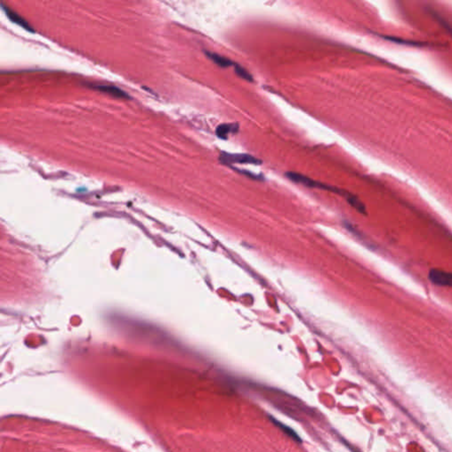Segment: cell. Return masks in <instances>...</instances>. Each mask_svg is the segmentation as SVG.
Wrapping results in <instances>:
<instances>
[{
    "mask_svg": "<svg viewBox=\"0 0 452 452\" xmlns=\"http://www.w3.org/2000/svg\"><path fill=\"white\" fill-rule=\"evenodd\" d=\"M384 39L388 40V41H392V42H395L397 43H402V44H408V45H414V46H422L424 45L423 43H418V42H411V41H405V40L399 39V38H396V37H392V36H382Z\"/></svg>",
    "mask_w": 452,
    "mask_h": 452,
    "instance_id": "10",
    "label": "cell"
},
{
    "mask_svg": "<svg viewBox=\"0 0 452 452\" xmlns=\"http://www.w3.org/2000/svg\"><path fill=\"white\" fill-rule=\"evenodd\" d=\"M234 171H238L239 174L244 175V176H246L247 178H251V179H253V180H264V178L263 175L256 174V173H253L252 171H246V170H243V169H239V168H235L232 167Z\"/></svg>",
    "mask_w": 452,
    "mask_h": 452,
    "instance_id": "9",
    "label": "cell"
},
{
    "mask_svg": "<svg viewBox=\"0 0 452 452\" xmlns=\"http://www.w3.org/2000/svg\"><path fill=\"white\" fill-rule=\"evenodd\" d=\"M436 19H437V20H438V21H439V22H441V24H442V26H443V27H444L445 29H448V32L450 33V34H451V35H452L451 28H450V27H449V26L447 25V23H446V22H445L444 21H443V20H441V19L439 18V17H438L437 15H436Z\"/></svg>",
    "mask_w": 452,
    "mask_h": 452,
    "instance_id": "11",
    "label": "cell"
},
{
    "mask_svg": "<svg viewBox=\"0 0 452 452\" xmlns=\"http://www.w3.org/2000/svg\"><path fill=\"white\" fill-rule=\"evenodd\" d=\"M428 279L434 285L452 287V273L450 272L441 271L438 269H432L429 271Z\"/></svg>",
    "mask_w": 452,
    "mask_h": 452,
    "instance_id": "3",
    "label": "cell"
},
{
    "mask_svg": "<svg viewBox=\"0 0 452 452\" xmlns=\"http://www.w3.org/2000/svg\"><path fill=\"white\" fill-rule=\"evenodd\" d=\"M285 176L291 181L299 184V185H305L306 187L324 189V190H326V191H329V192H335L337 195L343 196L348 202L349 204L353 203V201L356 198V196H354L352 192L346 191V190H343V189L338 188V187H336V186H333V185H328V184H325V183L313 180V178H309L306 175H303L301 173H298V172H294V171H287L285 173Z\"/></svg>",
    "mask_w": 452,
    "mask_h": 452,
    "instance_id": "1",
    "label": "cell"
},
{
    "mask_svg": "<svg viewBox=\"0 0 452 452\" xmlns=\"http://www.w3.org/2000/svg\"><path fill=\"white\" fill-rule=\"evenodd\" d=\"M1 7H2V9L6 12L7 16H8V18L11 20L12 22H15L17 25L21 26V27L24 28V29H27V30H29L30 32H34V30L32 29V27L29 25V23L26 22L24 19L22 18L20 15H17L15 12L10 10L8 7H5L4 5H1Z\"/></svg>",
    "mask_w": 452,
    "mask_h": 452,
    "instance_id": "7",
    "label": "cell"
},
{
    "mask_svg": "<svg viewBox=\"0 0 452 452\" xmlns=\"http://www.w3.org/2000/svg\"><path fill=\"white\" fill-rule=\"evenodd\" d=\"M239 130V123H224L217 126L216 135L219 139L227 140L229 135H236Z\"/></svg>",
    "mask_w": 452,
    "mask_h": 452,
    "instance_id": "4",
    "label": "cell"
},
{
    "mask_svg": "<svg viewBox=\"0 0 452 452\" xmlns=\"http://www.w3.org/2000/svg\"><path fill=\"white\" fill-rule=\"evenodd\" d=\"M219 161L221 164L232 166V164H253V165H261L263 164V161L259 158L253 157L250 154L245 153H228V152H222L219 157Z\"/></svg>",
    "mask_w": 452,
    "mask_h": 452,
    "instance_id": "2",
    "label": "cell"
},
{
    "mask_svg": "<svg viewBox=\"0 0 452 452\" xmlns=\"http://www.w3.org/2000/svg\"><path fill=\"white\" fill-rule=\"evenodd\" d=\"M233 68H234V71H235L236 75H238L239 77L243 79V80H245L246 82H253V75H251L249 72L246 70V68H243L241 64H239V63H236L235 62V64H234Z\"/></svg>",
    "mask_w": 452,
    "mask_h": 452,
    "instance_id": "8",
    "label": "cell"
},
{
    "mask_svg": "<svg viewBox=\"0 0 452 452\" xmlns=\"http://www.w3.org/2000/svg\"><path fill=\"white\" fill-rule=\"evenodd\" d=\"M205 54H206L207 57L210 58V60L214 62L219 68H230V67H234V64H235V62L232 61V59H230L228 57H224V56H222L220 54L213 52V51L206 50Z\"/></svg>",
    "mask_w": 452,
    "mask_h": 452,
    "instance_id": "5",
    "label": "cell"
},
{
    "mask_svg": "<svg viewBox=\"0 0 452 452\" xmlns=\"http://www.w3.org/2000/svg\"><path fill=\"white\" fill-rule=\"evenodd\" d=\"M94 89L96 90H99L100 92L105 93L110 96L118 97V98H126L128 97V95L123 91L122 89H118L116 86L110 85H96L93 86Z\"/></svg>",
    "mask_w": 452,
    "mask_h": 452,
    "instance_id": "6",
    "label": "cell"
}]
</instances>
